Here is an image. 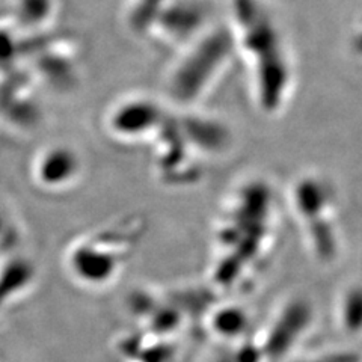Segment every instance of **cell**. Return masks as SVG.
Listing matches in <instances>:
<instances>
[{
    "mask_svg": "<svg viewBox=\"0 0 362 362\" xmlns=\"http://www.w3.org/2000/svg\"><path fill=\"white\" fill-rule=\"evenodd\" d=\"M228 17L234 50L246 64L257 103L276 113L293 86L290 42L276 8L269 0H228Z\"/></svg>",
    "mask_w": 362,
    "mask_h": 362,
    "instance_id": "obj_1",
    "label": "cell"
},
{
    "mask_svg": "<svg viewBox=\"0 0 362 362\" xmlns=\"http://www.w3.org/2000/svg\"><path fill=\"white\" fill-rule=\"evenodd\" d=\"M270 192L259 183L239 187L228 199L214 239L213 278H245L267 255L272 240Z\"/></svg>",
    "mask_w": 362,
    "mask_h": 362,
    "instance_id": "obj_2",
    "label": "cell"
},
{
    "mask_svg": "<svg viewBox=\"0 0 362 362\" xmlns=\"http://www.w3.org/2000/svg\"><path fill=\"white\" fill-rule=\"evenodd\" d=\"M234 50L230 29H209L187 44L183 59L175 65L171 76L173 94L185 103H192L218 76L216 71Z\"/></svg>",
    "mask_w": 362,
    "mask_h": 362,
    "instance_id": "obj_3",
    "label": "cell"
},
{
    "mask_svg": "<svg viewBox=\"0 0 362 362\" xmlns=\"http://www.w3.org/2000/svg\"><path fill=\"white\" fill-rule=\"evenodd\" d=\"M294 204L299 216L307 219V231L315 247L319 239V228H322V259H331L338 252V233L335 230L337 214L334 207L335 198L329 185L317 177H303L294 189Z\"/></svg>",
    "mask_w": 362,
    "mask_h": 362,
    "instance_id": "obj_4",
    "label": "cell"
},
{
    "mask_svg": "<svg viewBox=\"0 0 362 362\" xmlns=\"http://www.w3.org/2000/svg\"><path fill=\"white\" fill-rule=\"evenodd\" d=\"M163 110L148 97H133L113 106L107 126L113 134L124 139H138L163 126Z\"/></svg>",
    "mask_w": 362,
    "mask_h": 362,
    "instance_id": "obj_5",
    "label": "cell"
},
{
    "mask_svg": "<svg viewBox=\"0 0 362 362\" xmlns=\"http://www.w3.org/2000/svg\"><path fill=\"white\" fill-rule=\"evenodd\" d=\"M33 173L38 183L44 187L62 189L70 186L81 174V160L66 146H53L38 156Z\"/></svg>",
    "mask_w": 362,
    "mask_h": 362,
    "instance_id": "obj_6",
    "label": "cell"
}]
</instances>
